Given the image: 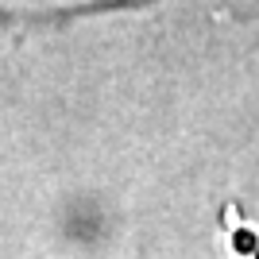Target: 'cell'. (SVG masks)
Listing matches in <instances>:
<instances>
[{
	"mask_svg": "<svg viewBox=\"0 0 259 259\" xmlns=\"http://www.w3.org/2000/svg\"><path fill=\"white\" fill-rule=\"evenodd\" d=\"M70 16H81V12H70V8H62V12H39V8H12V4H0V31H12V27H39V23H62V20H70Z\"/></svg>",
	"mask_w": 259,
	"mask_h": 259,
	"instance_id": "cell-1",
	"label": "cell"
}]
</instances>
